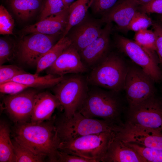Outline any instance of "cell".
Instances as JSON below:
<instances>
[{
  "label": "cell",
  "mask_w": 162,
  "mask_h": 162,
  "mask_svg": "<svg viewBox=\"0 0 162 162\" xmlns=\"http://www.w3.org/2000/svg\"><path fill=\"white\" fill-rule=\"evenodd\" d=\"M126 143L135 150L147 162H162V150L134 143Z\"/></svg>",
  "instance_id": "4316f807"
},
{
  "label": "cell",
  "mask_w": 162,
  "mask_h": 162,
  "mask_svg": "<svg viewBox=\"0 0 162 162\" xmlns=\"http://www.w3.org/2000/svg\"><path fill=\"white\" fill-rule=\"evenodd\" d=\"M68 8L62 0H45L41 8L40 20L60 13Z\"/></svg>",
  "instance_id": "83f0119b"
},
{
  "label": "cell",
  "mask_w": 162,
  "mask_h": 162,
  "mask_svg": "<svg viewBox=\"0 0 162 162\" xmlns=\"http://www.w3.org/2000/svg\"><path fill=\"white\" fill-rule=\"evenodd\" d=\"M61 106L57 97L49 92L38 93L34 103L30 120L33 123H40L52 118L55 110Z\"/></svg>",
  "instance_id": "d6986e66"
},
{
  "label": "cell",
  "mask_w": 162,
  "mask_h": 162,
  "mask_svg": "<svg viewBox=\"0 0 162 162\" xmlns=\"http://www.w3.org/2000/svg\"><path fill=\"white\" fill-rule=\"evenodd\" d=\"M74 1L75 0H63L65 5L67 8H69Z\"/></svg>",
  "instance_id": "f35d334b"
},
{
  "label": "cell",
  "mask_w": 162,
  "mask_h": 162,
  "mask_svg": "<svg viewBox=\"0 0 162 162\" xmlns=\"http://www.w3.org/2000/svg\"><path fill=\"white\" fill-rule=\"evenodd\" d=\"M159 19L160 21L161 24H162V15H161V16H160Z\"/></svg>",
  "instance_id": "ab89813d"
},
{
  "label": "cell",
  "mask_w": 162,
  "mask_h": 162,
  "mask_svg": "<svg viewBox=\"0 0 162 162\" xmlns=\"http://www.w3.org/2000/svg\"><path fill=\"white\" fill-rule=\"evenodd\" d=\"M134 41L147 50L155 54V38L153 31L147 29L136 32Z\"/></svg>",
  "instance_id": "484cf974"
},
{
  "label": "cell",
  "mask_w": 162,
  "mask_h": 162,
  "mask_svg": "<svg viewBox=\"0 0 162 162\" xmlns=\"http://www.w3.org/2000/svg\"><path fill=\"white\" fill-rule=\"evenodd\" d=\"M151 78L135 64L128 66L124 89L129 106L132 108L155 94Z\"/></svg>",
  "instance_id": "52a82bcc"
},
{
  "label": "cell",
  "mask_w": 162,
  "mask_h": 162,
  "mask_svg": "<svg viewBox=\"0 0 162 162\" xmlns=\"http://www.w3.org/2000/svg\"><path fill=\"white\" fill-rule=\"evenodd\" d=\"M153 23L152 19L146 14L139 11H137L131 20L127 28V31L136 32L147 29Z\"/></svg>",
  "instance_id": "f1b7e54d"
},
{
  "label": "cell",
  "mask_w": 162,
  "mask_h": 162,
  "mask_svg": "<svg viewBox=\"0 0 162 162\" xmlns=\"http://www.w3.org/2000/svg\"><path fill=\"white\" fill-rule=\"evenodd\" d=\"M38 93L32 90L23 91L4 98V109L13 121L18 124L30 120Z\"/></svg>",
  "instance_id": "8fae6325"
},
{
  "label": "cell",
  "mask_w": 162,
  "mask_h": 162,
  "mask_svg": "<svg viewBox=\"0 0 162 162\" xmlns=\"http://www.w3.org/2000/svg\"><path fill=\"white\" fill-rule=\"evenodd\" d=\"M152 26L155 38L156 52L159 62L162 65V24L153 22Z\"/></svg>",
  "instance_id": "e575fe53"
},
{
  "label": "cell",
  "mask_w": 162,
  "mask_h": 162,
  "mask_svg": "<svg viewBox=\"0 0 162 162\" xmlns=\"http://www.w3.org/2000/svg\"><path fill=\"white\" fill-rule=\"evenodd\" d=\"M140 5L135 0H118L111 9L102 16V22H114L119 30L127 31L128 25Z\"/></svg>",
  "instance_id": "2e32d148"
},
{
  "label": "cell",
  "mask_w": 162,
  "mask_h": 162,
  "mask_svg": "<svg viewBox=\"0 0 162 162\" xmlns=\"http://www.w3.org/2000/svg\"><path fill=\"white\" fill-rule=\"evenodd\" d=\"M116 42L119 50L140 67L154 82H158L162 80L158 58L155 53L143 48L134 41L123 36H117Z\"/></svg>",
  "instance_id": "ba28073f"
},
{
  "label": "cell",
  "mask_w": 162,
  "mask_h": 162,
  "mask_svg": "<svg viewBox=\"0 0 162 162\" xmlns=\"http://www.w3.org/2000/svg\"><path fill=\"white\" fill-rule=\"evenodd\" d=\"M118 0H94L91 7L93 13L102 16L111 9Z\"/></svg>",
  "instance_id": "d6a6232c"
},
{
  "label": "cell",
  "mask_w": 162,
  "mask_h": 162,
  "mask_svg": "<svg viewBox=\"0 0 162 162\" xmlns=\"http://www.w3.org/2000/svg\"><path fill=\"white\" fill-rule=\"evenodd\" d=\"M140 6H144L149 3L153 0H135Z\"/></svg>",
  "instance_id": "74e56055"
},
{
  "label": "cell",
  "mask_w": 162,
  "mask_h": 162,
  "mask_svg": "<svg viewBox=\"0 0 162 162\" xmlns=\"http://www.w3.org/2000/svg\"><path fill=\"white\" fill-rule=\"evenodd\" d=\"M56 118L40 123L17 124L14 140L34 153L57 162L61 140L55 123Z\"/></svg>",
  "instance_id": "6da1fadb"
},
{
  "label": "cell",
  "mask_w": 162,
  "mask_h": 162,
  "mask_svg": "<svg viewBox=\"0 0 162 162\" xmlns=\"http://www.w3.org/2000/svg\"><path fill=\"white\" fill-rule=\"evenodd\" d=\"M69 39L62 36L56 43L38 62L35 74H39L48 68L55 62L64 50L71 44Z\"/></svg>",
  "instance_id": "44dd1931"
},
{
  "label": "cell",
  "mask_w": 162,
  "mask_h": 162,
  "mask_svg": "<svg viewBox=\"0 0 162 162\" xmlns=\"http://www.w3.org/2000/svg\"><path fill=\"white\" fill-rule=\"evenodd\" d=\"M128 66L118 55H107L93 67L86 78L94 86L118 92L124 89Z\"/></svg>",
  "instance_id": "277c9868"
},
{
  "label": "cell",
  "mask_w": 162,
  "mask_h": 162,
  "mask_svg": "<svg viewBox=\"0 0 162 162\" xmlns=\"http://www.w3.org/2000/svg\"><path fill=\"white\" fill-rule=\"evenodd\" d=\"M17 54L15 44L4 38L0 39V64L11 61Z\"/></svg>",
  "instance_id": "f546056e"
},
{
  "label": "cell",
  "mask_w": 162,
  "mask_h": 162,
  "mask_svg": "<svg viewBox=\"0 0 162 162\" xmlns=\"http://www.w3.org/2000/svg\"><path fill=\"white\" fill-rule=\"evenodd\" d=\"M16 157V162H41L45 156L36 154L15 140L12 141Z\"/></svg>",
  "instance_id": "d4e9b609"
},
{
  "label": "cell",
  "mask_w": 162,
  "mask_h": 162,
  "mask_svg": "<svg viewBox=\"0 0 162 162\" xmlns=\"http://www.w3.org/2000/svg\"><path fill=\"white\" fill-rule=\"evenodd\" d=\"M116 136L126 142L162 150V132L159 130L125 123Z\"/></svg>",
  "instance_id": "7c38bea8"
},
{
  "label": "cell",
  "mask_w": 162,
  "mask_h": 162,
  "mask_svg": "<svg viewBox=\"0 0 162 162\" xmlns=\"http://www.w3.org/2000/svg\"><path fill=\"white\" fill-rule=\"evenodd\" d=\"M94 0H76L69 8L68 24L62 37L66 36L70 28L82 21L88 14Z\"/></svg>",
  "instance_id": "603a6c76"
},
{
  "label": "cell",
  "mask_w": 162,
  "mask_h": 162,
  "mask_svg": "<svg viewBox=\"0 0 162 162\" xmlns=\"http://www.w3.org/2000/svg\"><path fill=\"white\" fill-rule=\"evenodd\" d=\"M103 23L101 19L93 18L87 14L82 21L70 28L66 36L79 53L100 35Z\"/></svg>",
  "instance_id": "4fadbf2b"
},
{
  "label": "cell",
  "mask_w": 162,
  "mask_h": 162,
  "mask_svg": "<svg viewBox=\"0 0 162 162\" xmlns=\"http://www.w3.org/2000/svg\"><path fill=\"white\" fill-rule=\"evenodd\" d=\"M13 12L20 19L26 20L42 6V0H8Z\"/></svg>",
  "instance_id": "7402d4cb"
},
{
  "label": "cell",
  "mask_w": 162,
  "mask_h": 162,
  "mask_svg": "<svg viewBox=\"0 0 162 162\" xmlns=\"http://www.w3.org/2000/svg\"><path fill=\"white\" fill-rule=\"evenodd\" d=\"M86 78L79 74L66 77L53 91L64 110L63 116L70 118L77 110L88 90Z\"/></svg>",
  "instance_id": "8992f818"
},
{
  "label": "cell",
  "mask_w": 162,
  "mask_h": 162,
  "mask_svg": "<svg viewBox=\"0 0 162 162\" xmlns=\"http://www.w3.org/2000/svg\"><path fill=\"white\" fill-rule=\"evenodd\" d=\"M101 162H147L135 150L116 135Z\"/></svg>",
  "instance_id": "ac0fdd59"
},
{
  "label": "cell",
  "mask_w": 162,
  "mask_h": 162,
  "mask_svg": "<svg viewBox=\"0 0 162 162\" xmlns=\"http://www.w3.org/2000/svg\"><path fill=\"white\" fill-rule=\"evenodd\" d=\"M59 35L34 33L22 36L17 47L19 59L28 65H36L40 58L56 43Z\"/></svg>",
  "instance_id": "9c48e42d"
},
{
  "label": "cell",
  "mask_w": 162,
  "mask_h": 162,
  "mask_svg": "<svg viewBox=\"0 0 162 162\" xmlns=\"http://www.w3.org/2000/svg\"><path fill=\"white\" fill-rule=\"evenodd\" d=\"M87 67L82 60L78 50L71 44L47 68V74L59 76L68 74H80L86 72Z\"/></svg>",
  "instance_id": "5bb4252c"
},
{
  "label": "cell",
  "mask_w": 162,
  "mask_h": 162,
  "mask_svg": "<svg viewBox=\"0 0 162 162\" xmlns=\"http://www.w3.org/2000/svg\"><path fill=\"white\" fill-rule=\"evenodd\" d=\"M0 162H16L14 146L10 139V129L4 122H1L0 125Z\"/></svg>",
  "instance_id": "cb8c5ba5"
},
{
  "label": "cell",
  "mask_w": 162,
  "mask_h": 162,
  "mask_svg": "<svg viewBox=\"0 0 162 162\" xmlns=\"http://www.w3.org/2000/svg\"><path fill=\"white\" fill-rule=\"evenodd\" d=\"M68 15L69 8L35 24L26 26L22 30V36L34 33L63 35L68 24Z\"/></svg>",
  "instance_id": "e0dca14e"
},
{
  "label": "cell",
  "mask_w": 162,
  "mask_h": 162,
  "mask_svg": "<svg viewBox=\"0 0 162 162\" xmlns=\"http://www.w3.org/2000/svg\"><path fill=\"white\" fill-rule=\"evenodd\" d=\"M112 23H106L98 37L79 52L82 60L87 66L93 68L107 55Z\"/></svg>",
  "instance_id": "9a60e30c"
},
{
  "label": "cell",
  "mask_w": 162,
  "mask_h": 162,
  "mask_svg": "<svg viewBox=\"0 0 162 162\" xmlns=\"http://www.w3.org/2000/svg\"><path fill=\"white\" fill-rule=\"evenodd\" d=\"M28 88L22 83L10 81L0 84V92L3 94H14L22 92Z\"/></svg>",
  "instance_id": "836d02e7"
},
{
  "label": "cell",
  "mask_w": 162,
  "mask_h": 162,
  "mask_svg": "<svg viewBox=\"0 0 162 162\" xmlns=\"http://www.w3.org/2000/svg\"><path fill=\"white\" fill-rule=\"evenodd\" d=\"M66 77L65 76H59L52 74L40 76L35 74H33L26 73L15 76L8 81L17 82L28 87L42 88L55 86Z\"/></svg>",
  "instance_id": "ffe728a7"
},
{
  "label": "cell",
  "mask_w": 162,
  "mask_h": 162,
  "mask_svg": "<svg viewBox=\"0 0 162 162\" xmlns=\"http://www.w3.org/2000/svg\"><path fill=\"white\" fill-rule=\"evenodd\" d=\"M139 10L146 14L157 13L162 15V0H153L146 5L140 6Z\"/></svg>",
  "instance_id": "d590c367"
},
{
  "label": "cell",
  "mask_w": 162,
  "mask_h": 162,
  "mask_svg": "<svg viewBox=\"0 0 162 162\" xmlns=\"http://www.w3.org/2000/svg\"><path fill=\"white\" fill-rule=\"evenodd\" d=\"M55 123L61 142L82 136L106 132L117 133L123 125L101 119L87 117L76 111L69 118L64 116Z\"/></svg>",
  "instance_id": "3957f363"
},
{
  "label": "cell",
  "mask_w": 162,
  "mask_h": 162,
  "mask_svg": "<svg viewBox=\"0 0 162 162\" xmlns=\"http://www.w3.org/2000/svg\"><path fill=\"white\" fill-rule=\"evenodd\" d=\"M118 93L98 88L88 89L77 111L87 117L122 124L120 119L122 103Z\"/></svg>",
  "instance_id": "7a4b0ae2"
},
{
  "label": "cell",
  "mask_w": 162,
  "mask_h": 162,
  "mask_svg": "<svg viewBox=\"0 0 162 162\" xmlns=\"http://www.w3.org/2000/svg\"><path fill=\"white\" fill-rule=\"evenodd\" d=\"M26 73V72L22 69L16 65H0V84L18 75Z\"/></svg>",
  "instance_id": "1f68e13d"
},
{
  "label": "cell",
  "mask_w": 162,
  "mask_h": 162,
  "mask_svg": "<svg viewBox=\"0 0 162 162\" xmlns=\"http://www.w3.org/2000/svg\"><path fill=\"white\" fill-rule=\"evenodd\" d=\"M14 22L11 15L2 4L0 6V33L13 34Z\"/></svg>",
  "instance_id": "4dcf8cb0"
},
{
  "label": "cell",
  "mask_w": 162,
  "mask_h": 162,
  "mask_svg": "<svg viewBox=\"0 0 162 162\" xmlns=\"http://www.w3.org/2000/svg\"><path fill=\"white\" fill-rule=\"evenodd\" d=\"M63 1V0H62Z\"/></svg>",
  "instance_id": "60d3db41"
},
{
  "label": "cell",
  "mask_w": 162,
  "mask_h": 162,
  "mask_svg": "<svg viewBox=\"0 0 162 162\" xmlns=\"http://www.w3.org/2000/svg\"><path fill=\"white\" fill-rule=\"evenodd\" d=\"M92 162L91 161L75 155L58 151L57 162Z\"/></svg>",
  "instance_id": "8d00e7d4"
},
{
  "label": "cell",
  "mask_w": 162,
  "mask_h": 162,
  "mask_svg": "<svg viewBox=\"0 0 162 162\" xmlns=\"http://www.w3.org/2000/svg\"><path fill=\"white\" fill-rule=\"evenodd\" d=\"M125 123L162 132V99L154 95L128 109Z\"/></svg>",
  "instance_id": "30bf717a"
},
{
  "label": "cell",
  "mask_w": 162,
  "mask_h": 162,
  "mask_svg": "<svg viewBox=\"0 0 162 162\" xmlns=\"http://www.w3.org/2000/svg\"><path fill=\"white\" fill-rule=\"evenodd\" d=\"M116 133L106 132L81 136L62 142L58 150L89 160L101 162Z\"/></svg>",
  "instance_id": "5b68a950"
}]
</instances>
